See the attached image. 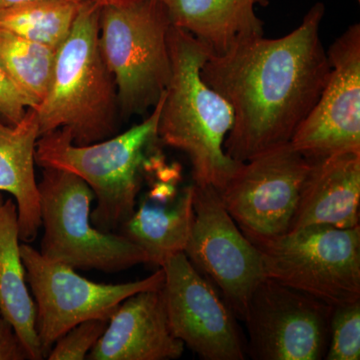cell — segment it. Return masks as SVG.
<instances>
[{"instance_id":"1","label":"cell","mask_w":360,"mask_h":360,"mask_svg":"<svg viewBox=\"0 0 360 360\" xmlns=\"http://www.w3.org/2000/svg\"><path fill=\"white\" fill-rule=\"evenodd\" d=\"M324 14L316 2L285 37H252L210 53L201 77L233 111L224 141L232 160L245 162L290 143L316 103L330 71L321 39Z\"/></svg>"},{"instance_id":"2","label":"cell","mask_w":360,"mask_h":360,"mask_svg":"<svg viewBox=\"0 0 360 360\" xmlns=\"http://www.w3.org/2000/svg\"><path fill=\"white\" fill-rule=\"evenodd\" d=\"M168 44L172 77L162 96L158 139L188 156L194 184L220 191L243 163L224 150L233 111L201 77L210 51L174 25L168 33Z\"/></svg>"},{"instance_id":"3","label":"cell","mask_w":360,"mask_h":360,"mask_svg":"<svg viewBox=\"0 0 360 360\" xmlns=\"http://www.w3.org/2000/svg\"><path fill=\"white\" fill-rule=\"evenodd\" d=\"M101 11L94 0H84L70 35L56 51L51 86L34 108L40 136L66 129L75 144L87 146L117 130V90L99 45Z\"/></svg>"},{"instance_id":"4","label":"cell","mask_w":360,"mask_h":360,"mask_svg":"<svg viewBox=\"0 0 360 360\" xmlns=\"http://www.w3.org/2000/svg\"><path fill=\"white\" fill-rule=\"evenodd\" d=\"M162 96L143 122L104 141L77 146L66 129L37 139L35 165L66 170L89 184L97 200L90 217L99 231H117L136 207L149 155L160 141Z\"/></svg>"},{"instance_id":"5","label":"cell","mask_w":360,"mask_h":360,"mask_svg":"<svg viewBox=\"0 0 360 360\" xmlns=\"http://www.w3.org/2000/svg\"><path fill=\"white\" fill-rule=\"evenodd\" d=\"M172 25L161 0L101 6L99 45L115 78L123 117L148 112L167 89L172 77Z\"/></svg>"},{"instance_id":"6","label":"cell","mask_w":360,"mask_h":360,"mask_svg":"<svg viewBox=\"0 0 360 360\" xmlns=\"http://www.w3.org/2000/svg\"><path fill=\"white\" fill-rule=\"evenodd\" d=\"M44 238L39 252L73 269L118 272L148 264L139 245L122 234L92 224L94 194L84 179L58 168H44L37 182Z\"/></svg>"},{"instance_id":"7","label":"cell","mask_w":360,"mask_h":360,"mask_svg":"<svg viewBox=\"0 0 360 360\" xmlns=\"http://www.w3.org/2000/svg\"><path fill=\"white\" fill-rule=\"evenodd\" d=\"M266 278L335 307L360 300V225H312L257 248Z\"/></svg>"},{"instance_id":"8","label":"cell","mask_w":360,"mask_h":360,"mask_svg":"<svg viewBox=\"0 0 360 360\" xmlns=\"http://www.w3.org/2000/svg\"><path fill=\"white\" fill-rule=\"evenodd\" d=\"M26 283L35 298L37 330L45 357L54 343L73 326L94 319H110L118 305L144 290H160L165 271L131 283L89 281L68 265L52 262L30 245H20Z\"/></svg>"},{"instance_id":"9","label":"cell","mask_w":360,"mask_h":360,"mask_svg":"<svg viewBox=\"0 0 360 360\" xmlns=\"http://www.w3.org/2000/svg\"><path fill=\"white\" fill-rule=\"evenodd\" d=\"M311 161L290 143L241 163L219 191L225 210L252 245L285 236Z\"/></svg>"},{"instance_id":"10","label":"cell","mask_w":360,"mask_h":360,"mask_svg":"<svg viewBox=\"0 0 360 360\" xmlns=\"http://www.w3.org/2000/svg\"><path fill=\"white\" fill-rule=\"evenodd\" d=\"M193 186V225L184 253L243 321L251 296L266 278L262 255L225 210L217 189Z\"/></svg>"},{"instance_id":"11","label":"cell","mask_w":360,"mask_h":360,"mask_svg":"<svg viewBox=\"0 0 360 360\" xmlns=\"http://www.w3.org/2000/svg\"><path fill=\"white\" fill-rule=\"evenodd\" d=\"M335 307L265 278L251 296L246 352L255 360H321Z\"/></svg>"},{"instance_id":"12","label":"cell","mask_w":360,"mask_h":360,"mask_svg":"<svg viewBox=\"0 0 360 360\" xmlns=\"http://www.w3.org/2000/svg\"><path fill=\"white\" fill-rule=\"evenodd\" d=\"M162 286L175 338L203 360H245L246 342L238 319L217 288L184 252L168 258Z\"/></svg>"},{"instance_id":"13","label":"cell","mask_w":360,"mask_h":360,"mask_svg":"<svg viewBox=\"0 0 360 360\" xmlns=\"http://www.w3.org/2000/svg\"><path fill=\"white\" fill-rule=\"evenodd\" d=\"M330 71L309 115L290 142L309 160L360 153V25H350L328 51Z\"/></svg>"},{"instance_id":"14","label":"cell","mask_w":360,"mask_h":360,"mask_svg":"<svg viewBox=\"0 0 360 360\" xmlns=\"http://www.w3.org/2000/svg\"><path fill=\"white\" fill-rule=\"evenodd\" d=\"M184 347L170 328L161 288L141 291L123 300L87 359H177Z\"/></svg>"},{"instance_id":"15","label":"cell","mask_w":360,"mask_h":360,"mask_svg":"<svg viewBox=\"0 0 360 360\" xmlns=\"http://www.w3.org/2000/svg\"><path fill=\"white\" fill-rule=\"evenodd\" d=\"M310 161L290 231L312 225L359 226L360 153Z\"/></svg>"},{"instance_id":"16","label":"cell","mask_w":360,"mask_h":360,"mask_svg":"<svg viewBox=\"0 0 360 360\" xmlns=\"http://www.w3.org/2000/svg\"><path fill=\"white\" fill-rule=\"evenodd\" d=\"M172 25L193 35L212 54L224 53L243 40L264 35L257 6L269 0H161Z\"/></svg>"},{"instance_id":"17","label":"cell","mask_w":360,"mask_h":360,"mask_svg":"<svg viewBox=\"0 0 360 360\" xmlns=\"http://www.w3.org/2000/svg\"><path fill=\"white\" fill-rule=\"evenodd\" d=\"M39 136L34 108H27L18 124L0 120V193L11 194L15 200L20 238L25 243L34 240L41 227L34 172L35 148Z\"/></svg>"},{"instance_id":"18","label":"cell","mask_w":360,"mask_h":360,"mask_svg":"<svg viewBox=\"0 0 360 360\" xmlns=\"http://www.w3.org/2000/svg\"><path fill=\"white\" fill-rule=\"evenodd\" d=\"M20 240L16 203L0 193V314L13 324L30 360H41L37 307L26 285Z\"/></svg>"},{"instance_id":"19","label":"cell","mask_w":360,"mask_h":360,"mask_svg":"<svg viewBox=\"0 0 360 360\" xmlns=\"http://www.w3.org/2000/svg\"><path fill=\"white\" fill-rule=\"evenodd\" d=\"M193 219V186L170 198H149L135 207L120 226L122 236L148 255V264L160 269L168 258L184 252Z\"/></svg>"},{"instance_id":"20","label":"cell","mask_w":360,"mask_h":360,"mask_svg":"<svg viewBox=\"0 0 360 360\" xmlns=\"http://www.w3.org/2000/svg\"><path fill=\"white\" fill-rule=\"evenodd\" d=\"M84 1L30 0L4 7L0 28L58 51L70 35Z\"/></svg>"},{"instance_id":"21","label":"cell","mask_w":360,"mask_h":360,"mask_svg":"<svg viewBox=\"0 0 360 360\" xmlns=\"http://www.w3.org/2000/svg\"><path fill=\"white\" fill-rule=\"evenodd\" d=\"M56 58V49L0 28V65L30 108H37L46 96Z\"/></svg>"},{"instance_id":"22","label":"cell","mask_w":360,"mask_h":360,"mask_svg":"<svg viewBox=\"0 0 360 360\" xmlns=\"http://www.w3.org/2000/svg\"><path fill=\"white\" fill-rule=\"evenodd\" d=\"M360 300L338 305L331 315L326 360H359Z\"/></svg>"},{"instance_id":"23","label":"cell","mask_w":360,"mask_h":360,"mask_svg":"<svg viewBox=\"0 0 360 360\" xmlns=\"http://www.w3.org/2000/svg\"><path fill=\"white\" fill-rule=\"evenodd\" d=\"M108 319H94L73 326L52 347L49 360H84L108 328Z\"/></svg>"},{"instance_id":"24","label":"cell","mask_w":360,"mask_h":360,"mask_svg":"<svg viewBox=\"0 0 360 360\" xmlns=\"http://www.w3.org/2000/svg\"><path fill=\"white\" fill-rule=\"evenodd\" d=\"M30 104L0 65V115L8 124L15 125L25 117Z\"/></svg>"},{"instance_id":"25","label":"cell","mask_w":360,"mask_h":360,"mask_svg":"<svg viewBox=\"0 0 360 360\" xmlns=\"http://www.w3.org/2000/svg\"><path fill=\"white\" fill-rule=\"evenodd\" d=\"M30 360L13 324L0 314V360Z\"/></svg>"},{"instance_id":"26","label":"cell","mask_w":360,"mask_h":360,"mask_svg":"<svg viewBox=\"0 0 360 360\" xmlns=\"http://www.w3.org/2000/svg\"><path fill=\"white\" fill-rule=\"evenodd\" d=\"M101 6H125L136 4L142 0H94Z\"/></svg>"},{"instance_id":"27","label":"cell","mask_w":360,"mask_h":360,"mask_svg":"<svg viewBox=\"0 0 360 360\" xmlns=\"http://www.w3.org/2000/svg\"><path fill=\"white\" fill-rule=\"evenodd\" d=\"M25 1H30V0H0V8L14 6V4H21V2ZM78 1H84V0H78Z\"/></svg>"},{"instance_id":"28","label":"cell","mask_w":360,"mask_h":360,"mask_svg":"<svg viewBox=\"0 0 360 360\" xmlns=\"http://www.w3.org/2000/svg\"><path fill=\"white\" fill-rule=\"evenodd\" d=\"M357 1H359H359H360V0H357Z\"/></svg>"}]
</instances>
